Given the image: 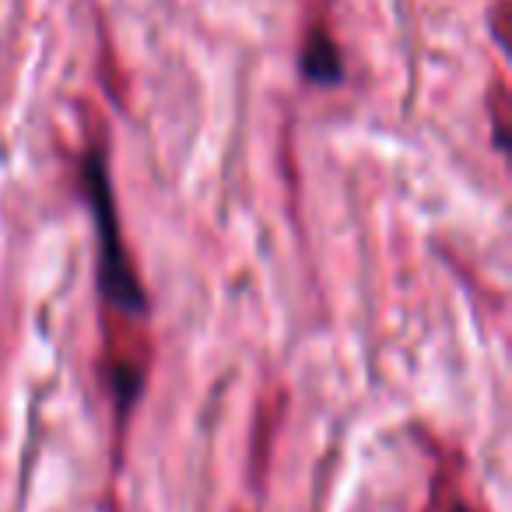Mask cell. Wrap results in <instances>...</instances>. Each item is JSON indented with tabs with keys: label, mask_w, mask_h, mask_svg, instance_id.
Instances as JSON below:
<instances>
[{
	"label": "cell",
	"mask_w": 512,
	"mask_h": 512,
	"mask_svg": "<svg viewBox=\"0 0 512 512\" xmlns=\"http://www.w3.org/2000/svg\"><path fill=\"white\" fill-rule=\"evenodd\" d=\"M81 179L88 186V204L99 221V288L106 302V383L116 404V425L123 428L130 407L137 404L148 379V344H144V316H148V295L130 264L123 246L120 218L113 207V186L106 176L102 151H88L81 162Z\"/></svg>",
	"instance_id": "obj_1"
},
{
	"label": "cell",
	"mask_w": 512,
	"mask_h": 512,
	"mask_svg": "<svg viewBox=\"0 0 512 512\" xmlns=\"http://www.w3.org/2000/svg\"><path fill=\"white\" fill-rule=\"evenodd\" d=\"M302 71L309 81H320V85L341 81V53L327 36V29H309L306 46H302Z\"/></svg>",
	"instance_id": "obj_2"
},
{
	"label": "cell",
	"mask_w": 512,
	"mask_h": 512,
	"mask_svg": "<svg viewBox=\"0 0 512 512\" xmlns=\"http://www.w3.org/2000/svg\"><path fill=\"white\" fill-rule=\"evenodd\" d=\"M432 509L435 512H477L474 505L463 502V491H460V484H453V477H439Z\"/></svg>",
	"instance_id": "obj_3"
}]
</instances>
